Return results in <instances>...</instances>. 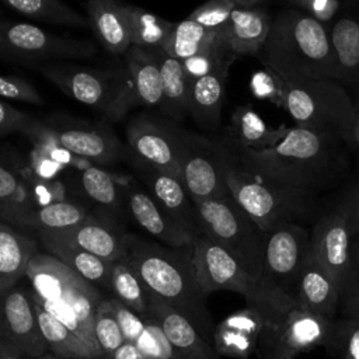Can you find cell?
<instances>
[{
	"instance_id": "obj_41",
	"label": "cell",
	"mask_w": 359,
	"mask_h": 359,
	"mask_svg": "<svg viewBox=\"0 0 359 359\" xmlns=\"http://www.w3.org/2000/svg\"><path fill=\"white\" fill-rule=\"evenodd\" d=\"M250 90L255 98L269 101L276 108H285L286 81L271 67L264 66L261 70L252 73Z\"/></svg>"
},
{
	"instance_id": "obj_9",
	"label": "cell",
	"mask_w": 359,
	"mask_h": 359,
	"mask_svg": "<svg viewBox=\"0 0 359 359\" xmlns=\"http://www.w3.org/2000/svg\"><path fill=\"white\" fill-rule=\"evenodd\" d=\"M41 70L66 94L81 104L101 109L111 121L121 119L135 107L125 67L116 72H101L70 66H45Z\"/></svg>"
},
{
	"instance_id": "obj_4",
	"label": "cell",
	"mask_w": 359,
	"mask_h": 359,
	"mask_svg": "<svg viewBox=\"0 0 359 359\" xmlns=\"http://www.w3.org/2000/svg\"><path fill=\"white\" fill-rule=\"evenodd\" d=\"M192 266L206 297L219 290L238 293L248 307L262 316L265 325L280 323L289 311L299 307L294 296L265 276L252 278L227 250L205 234L196 236L192 243Z\"/></svg>"
},
{
	"instance_id": "obj_28",
	"label": "cell",
	"mask_w": 359,
	"mask_h": 359,
	"mask_svg": "<svg viewBox=\"0 0 359 359\" xmlns=\"http://www.w3.org/2000/svg\"><path fill=\"white\" fill-rule=\"evenodd\" d=\"M272 18L259 7H236L223 35L227 49L237 56H258L262 49Z\"/></svg>"
},
{
	"instance_id": "obj_45",
	"label": "cell",
	"mask_w": 359,
	"mask_h": 359,
	"mask_svg": "<svg viewBox=\"0 0 359 359\" xmlns=\"http://www.w3.org/2000/svg\"><path fill=\"white\" fill-rule=\"evenodd\" d=\"M18 177L13 171H10L4 164L0 163V205L6 206L1 215L10 223H13L18 216H21L24 212L29 209L18 202Z\"/></svg>"
},
{
	"instance_id": "obj_42",
	"label": "cell",
	"mask_w": 359,
	"mask_h": 359,
	"mask_svg": "<svg viewBox=\"0 0 359 359\" xmlns=\"http://www.w3.org/2000/svg\"><path fill=\"white\" fill-rule=\"evenodd\" d=\"M236 7L237 6L230 0H206L203 4L195 8L188 18L206 29L224 32Z\"/></svg>"
},
{
	"instance_id": "obj_8",
	"label": "cell",
	"mask_w": 359,
	"mask_h": 359,
	"mask_svg": "<svg viewBox=\"0 0 359 359\" xmlns=\"http://www.w3.org/2000/svg\"><path fill=\"white\" fill-rule=\"evenodd\" d=\"M283 109L296 126L331 132L348 142L355 116V100L337 80L286 81Z\"/></svg>"
},
{
	"instance_id": "obj_5",
	"label": "cell",
	"mask_w": 359,
	"mask_h": 359,
	"mask_svg": "<svg viewBox=\"0 0 359 359\" xmlns=\"http://www.w3.org/2000/svg\"><path fill=\"white\" fill-rule=\"evenodd\" d=\"M25 276L32 285L31 299L100 351L94 334V317L102 297L94 285L52 254L39 251L28 262Z\"/></svg>"
},
{
	"instance_id": "obj_17",
	"label": "cell",
	"mask_w": 359,
	"mask_h": 359,
	"mask_svg": "<svg viewBox=\"0 0 359 359\" xmlns=\"http://www.w3.org/2000/svg\"><path fill=\"white\" fill-rule=\"evenodd\" d=\"M338 69V81L359 97V0H344L327 27Z\"/></svg>"
},
{
	"instance_id": "obj_20",
	"label": "cell",
	"mask_w": 359,
	"mask_h": 359,
	"mask_svg": "<svg viewBox=\"0 0 359 359\" xmlns=\"http://www.w3.org/2000/svg\"><path fill=\"white\" fill-rule=\"evenodd\" d=\"M265 320L252 307H244L224 317L213 332V348L220 356L250 359L258 348Z\"/></svg>"
},
{
	"instance_id": "obj_51",
	"label": "cell",
	"mask_w": 359,
	"mask_h": 359,
	"mask_svg": "<svg viewBox=\"0 0 359 359\" xmlns=\"http://www.w3.org/2000/svg\"><path fill=\"white\" fill-rule=\"evenodd\" d=\"M339 309L342 317L359 320V278L352 279L341 290Z\"/></svg>"
},
{
	"instance_id": "obj_23",
	"label": "cell",
	"mask_w": 359,
	"mask_h": 359,
	"mask_svg": "<svg viewBox=\"0 0 359 359\" xmlns=\"http://www.w3.org/2000/svg\"><path fill=\"white\" fill-rule=\"evenodd\" d=\"M287 132L289 126H271L251 105H240L231 114L230 125L220 140L231 151H262L279 143Z\"/></svg>"
},
{
	"instance_id": "obj_3",
	"label": "cell",
	"mask_w": 359,
	"mask_h": 359,
	"mask_svg": "<svg viewBox=\"0 0 359 359\" xmlns=\"http://www.w3.org/2000/svg\"><path fill=\"white\" fill-rule=\"evenodd\" d=\"M258 57L262 66L271 67L287 83L318 79L338 81L327 27L294 7L272 18L268 38Z\"/></svg>"
},
{
	"instance_id": "obj_50",
	"label": "cell",
	"mask_w": 359,
	"mask_h": 359,
	"mask_svg": "<svg viewBox=\"0 0 359 359\" xmlns=\"http://www.w3.org/2000/svg\"><path fill=\"white\" fill-rule=\"evenodd\" d=\"M342 210L346 216V222L352 237L359 236V175L339 201Z\"/></svg>"
},
{
	"instance_id": "obj_27",
	"label": "cell",
	"mask_w": 359,
	"mask_h": 359,
	"mask_svg": "<svg viewBox=\"0 0 359 359\" xmlns=\"http://www.w3.org/2000/svg\"><path fill=\"white\" fill-rule=\"evenodd\" d=\"M55 137L70 153L98 164H114L123 154L121 142L108 128H57Z\"/></svg>"
},
{
	"instance_id": "obj_36",
	"label": "cell",
	"mask_w": 359,
	"mask_h": 359,
	"mask_svg": "<svg viewBox=\"0 0 359 359\" xmlns=\"http://www.w3.org/2000/svg\"><path fill=\"white\" fill-rule=\"evenodd\" d=\"M11 10L42 22L79 29L90 28L88 17L77 13L62 0H0Z\"/></svg>"
},
{
	"instance_id": "obj_11",
	"label": "cell",
	"mask_w": 359,
	"mask_h": 359,
	"mask_svg": "<svg viewBox=\"0 0 359 359\" xmlns=\"http://www.w3.org/2000/svg\"><path fill=\"white\" fill-rule=\"evenodd\" d=\"M180 180L194 202L230 194L224 178L226 151L220 139L182 132Z\"/></svg>"
},
{
	"instance_id": "obj_40",
	"label": "cell",
	"mask_w": 359,
	"mask_h": 359,
	"mask_svg": "<svg viewBox=\"0 0 359 359\" xmlns=\"http://www.w3.org/2000/svg\"><path fill=\"white\" fill-rule=\"evenodd\" d=\"M94 334L104 359L108 358L125 342V337L108 303V299H102L95 309Z\"/></svg>"
},
{
	"instance_id": "obj_60",
	"label": "cell",
	"mask_w": 359,
	"mask_h": 359,
	"mask_svg": "<svg viewBox=\"0 0 359 359\" xmlns=\"http://www.w3.org/2000/svg\"><path fill=\"white\" fill-rule=\"evenodd\" d=\"M91 359H104V358H91Z\"/></svg>"
},
{
	"instance_id": "obj_57",
	"label": "cell",
	"mask_w": 359,
	"mask_h": 359,
	"mask_svg": "<svg viewBox=\"0 0 359 359\" xmlns=\"http://www.w3.org/2000/svg\"><path fill=\"white\" fill-rule=\"evenodd\" d=\"M0 53L3 56H7V43H6V39L3 36V32H1V28H0Z\"/></svg>"
},
{
	"instance_id": "obj_21",
	"label": "cell",
	"mask_w": 359,
	"mask_h": 359,
	"mask_svg": "<svg viewBox=\"0 0 359 359\" xmlns=\"http://www.w3.org/2000/svg\"><path fill=\"white\" fill-rule=\"evenodd\" d=\"M142 165L143 178L154 201L185 230L195 237L202 234L196 206L182 181L164 171Z\"/></svg>"
},
{
	"instance_id": "obj_6",
	"label": "cell",
	"mask_w": 359,
	"mask_h": 359,
	"mask_svg": "<svg viewBox=\"0 0 359 359\" xmlns=\"http://www.w3.org/2000/svg\"><path fill=\"white\" fill-rule=\"evenodd\" d=\"M224 151V178L229 191L237 205L265 233L286 223H302L316 213V195L251 174L237 163L226 146Z\"/></svg>"
},
{
	"instance_id": "obj_1",
	"label": "cell",
	"mask_w": 359,
	"mask_h": 359,
	"mask_svg": "<svg viewBox=\"0 0 359 359\" xmlns=\"http://www.w3.org/2000/svg\"><path fill=\"white\" fill-rule=\"evenodd\" d=\"M351 151L348 142L335 133L294 125L279 143L266 150L231 154L251 174L317 196L320 191L334 188L348 177Z\"/></svg>"
},
{
	"instance_id": "obj_56",
	"label": "cell",
	"mask_w": 359,
	"mask_h": 359,
	"mask_svg": "<svg viewBox=\"0 0 359 359\" xmlns=\"http://www.w3.org/2000/svg\"><path fill=\"white\" fill-rule=\"evenodd\" d=\"M230 1H233L237 7H247V8H250V7H257L258 4H261L265 0H230Z\"/></svg>"
},
{
	"instance_id": "obj_39",
	"label": "cell",
	"mask_w": 359,
	"mask_h": 359,
	"mask_svg": "<svg viewBox=\"0 0 359 359\" xmlns=\"http://www.w3.org/2000/svg\"><path fill=\"white\" fill-rule=\"evenodd\" d=\"M80 187L94 203L104 209H119L122 199L119 184L104 170L87 167L80 172Z\"/></svg>"
},
{
	"instance_id": "obj_12",
	"label": "cell",
	"mask_w": 359,
	"mask_h": 359,
	"mask_svg": "<svg viewBox=\"0 0 359 359\" xmlns=\"http://www.w3.org/2000/svg\"><path fill=\"white\" fill-rule=\"evenodd\" d=\"M0 28L7 43V57L21 60H62L90 57L91 42L63 38L28 22H4Z\"/></svg>"
},
{
	"instance_id": "obj_13",
	"label": "cell",
	"mask_w": 359,
	"mask_h": 359,
	"mask_svg": "<svg viewBox=\"0 0 359 359\" xmlns=\"http://www.w3.org/2000/svg\"><path fill=\"white\" fill-rule=\"evenodd\" d=\"M352 234L339 202L317 219L310 231V251L314 259L342 287L353 276Z\"/></svg>"
},
{
	"instance_id": "obj_59",
	"label": "cell",
	"mask_w": 359,
	"mask_h": 359,
	"mask_svg": "<svg viewBox=\"0 0 359 359\" xmlns=\"http://www.w3.org/2000/svg\"><path fill=\"white\" fill-rule=\"evenodd\" d=\"M286 1H287V3H289V4H290V6H292V4H293V3H294V1H296V0H286Z\"/></svg>"
},
{
	"instance_id": "obj_35",
	"label": "cell",
	"mask_w": 359,
	"mask_h": 359,
	"mask_svg": "<svg viewBox=\"0 0 359 359\" xmlns=\"http://www.w3.org/2000/svg\"><path fill=\"white\" fill-rule=\"evenodd\" d=\"M88 216L86 208L67 201H56L35 209H28L13 223L21 227L41 230H65L81 223Z\"/></svg>"
},
{
	"instance_id": "obj_10",
	"label": "cell",
	"mask_w": 359,
	"mask_h": 359,
	"mask_svg": "<svg viewBox=\"0 0 359 359\" xmlns=\"http://www.w3.org/2000/svg\"><path fill=\"white\" fill-rule=\"evenodd\" d=\"M334 321L296 307L278 324L265 325L257 352L261 359H294L317 346H330Z\"/></svg>"
},
{
	"instance_id": "obj_33",
	"label": "cell",
	"mask_w": 359,
	"mask_h": 359,
	"mask_svg": "<svg viewBox=\"0 0 359 359\" xmlns=\"http://www.w3.org/2000/svg\"><path fill=\"white\" fill-rule=\"evenodd\" d=\"M34 303L35 316L39 324L42 337L48 345L52 355L60 359H91L102 358V353L87 342H84L79 335H76L67 325L49 314L38 303Z\"/></svg>"
},
{
	"instance_id": "obj_34",
	"label": "cell",
	"mask_w": 359,
	"mask_h": 359,
	"mask_svg": "<svg viewBox=\"0 0 359 359\" xmlns=\"http://www.w3.org/2000/svg\"><path fill=\"white\" fill-rule=\"evenodd\" d=\"M157 55L163 80V102L160 109L174 119H182L185 115H189L191 79L185 73L181 60L167 55L164 50L157 52Z\"/></svg>"
},
{
	"instance_id": "obj_2",
	"label": "cell",
	"mask_w": 359,
	"mask_h": 359,
	"mask_svg": "<svg viewBox=\"0 0 359 359\" xmlns=\"http://www.w3.org/2000/svg\"><path fill=\"white\" fill-rule=\"evenodd\" d=\"M147 292L184 314L213 345L215 327L192 266V245L164 247L135 234H125V258Z\"/></svg>"
},
{
	"instance_id": "obj_49",
	"label": "cell",
	"mask_w": 359,
	"mask_h": 359,
	"mask_svg": "<svg viewBox=\"0 0 359 359\" xmlns=\"http://www.w3.org/2000/svg\"><path fill=\"white\" fill-rule=\"evenodd\" d=\"M32 116L0 100V136L24 132L31 128Z\"/></svg>"
},
{
	"instance_id": "obj_29",
	"label": "cell",
	"mask_w": 359,
	"mask_h": 359,
	"mask_svg": "<svg viewBox=\"0 0 359 359\" xmlns=\"http://www.w3.org/2000/svg\"><path fill=\"white\" fill-rule=\"evenodd\" d=\"M230 66L220 65L210 73L191 80L189 115L206 130H216L220 123Z\"/></svg>"
},
{
	"instance_id": "obj_32",
	"label": "cell",
	"mask_w": 359,
	"mask_h": 359,
	"mask_svg": "<svg viewBox=\"0 0 359 359\" xmlns=\"http://www.w3.org/2000/svg\"><path fill=\"white\" fill-rule=\"evenodd\" d=\"M219 46H226L223 32L206 29L198 22L185 18L180 22H174L163 50L167 55L185 62Z\"/></svg>"
},
{
	"instance_id": "obj_18",
	"label": "cell",
	"mask_w": 359,
	"mask_h": 359,
	"mask_svg": "<svg viewBox=\"0 0 359 359\" xmlns=\"http://www.w3.org/2000/svg\"><path fill=\"white\" fill-rule=\"evenodd\" d=\"M147 317L156 320L167 335L175 359H220L213 345L180 311L147 292Z\"/></svg>"
},
{
	"instance_id": "obj_7",
	"label": "cell",
	"mask_w": 359,
	"mask_h": 359,
	"mask_svg": "<svg viewBox=\"0 0 359 359\" xmlns=\"http://www.w3.org/2000/svg\"><path fill=\"white\" fill-rule=\"evenodd\" d=\"M194 203L202 234L227 250L252 278L261 279L268 233L237 205L231 194Z\"/></svg>"
},
{
	"instance_id": "obj_26",
	"label": "cell",
	"mask_w": 359,
	"mask_h": 359,
	"mask_svg": "<svg viewBox=\"0 0 359 359\" xmlns=\"http://www.w3.org/2000/svg\"><path fill=\"white\" fill-rule=\"evenodd\" d=\"M90 28L111 55H122L132 46V34L125 4L116 0H87Z\"/></svg>"
},
{
	"instance_id": "obj_15",
	"label": "cell",
	"mask_w": 359,
	"mask_h": 359,
	"mask_svg": "<svg viewBox=\"0 0 359 359\" xmlns=\"http://www.w3.org/2000/svg\"><path fill=\"white\" fill-rule=\"evenodd\" d=\"M128 143L139 163L180 178L182 130L146 115L135 116L126 126Z\"/></svg>"
},
{
	"instance_id": "obj_22",
	"label": "cell",
	"mask_w": 359,
	"mask_h": 359,
	"mask_svg": "<svg viewBox=\"0 0 359 359\" xmlns=\"http://www.w3.org/2000/svg\"><path fill=\"white\" fill-rule=\"evenodd\" d=\"M294 297L300 307L327 320L335 321L341 303V287L310 255L300 272Z\"/></svg>"
},
{
	"instance_id": "obj_16",
	"label": "cell",
	"mask_w": 359,
	"mask_h": 359,
	"mask_svg": "<svg viewBox=\"0 0 359 359\" xmlns=\"http://www.w3.org/2000/svg\"><path fill=\"white\" fill-rule=\"evenodd\" d=\"M0 339L29 359L48 351L31 294L17 286L0 294Z\"/></svg>"
},
{
	"instance_id": "obj_47",
	"label": "cell",
	"mask_w": 359,
	"mask_h": 359,
	"mask_svg": "<svg viewBox=\"0 0 359 359\" xmlns=\"http://www.w3.org/2000/svg\"><path fill=\"white\" fill-rule=\"evenodd\" d=\"M0 97L36 105L42 102V98L35 87L27 80L17 76L0 74Z\"/></svg>"
},
{
	"instance_id": "obj_58",
	"label": "cell",
	"mask_w": 359,
	"mask_h": 359,
	"mask_svg": "<svg viewBox=\"0 0 359 359\" xmlns=\"http://www.w3.org/2000/svg\"><path fill=\"white\" fill-rule=\"evenodd\" d=\"M36 359H60V358H57V356H55V355H48V353H45V355H42V356H39V358H36Z\"/></svg>"
},
{
	"instance_id": "obj_53",
	"label": "cell",
	"mask_w": 359,
	"mask_h": 359,
	"mask_svg": "<svg viewBox=\"0 0 359 359\" xmlns=\"http://www.w3.org/2000/svg\"><path fill=\"white\" fill-rule=\"evenodd\" d=\"M348 144L351 150H359V97L355 100V116L351 128V133L348 137Z\"/></svg>"
},
{
	"instance_id": "obj_48",
	"label": "cell",
	"mask_w": 359,
	"mask_h": 359,
	"mask_svg": "<svg viewBox=\"0 0 359 359\" xmlns=\"http://www.w3.org/2000/svg\"><path fill=\"white\" fill-rule=\"evenodd\" d=\"M344 0H296L292 7L299 8L328 27L341 11Z\"/></svg>"
},
{
	"instance_id": "obj_54",
	"label": "cell",
	"mask_w": 359,
	"mask_h": 359,
	"mask_svg": "<svg viewBox=\"0 0 359 359\" xmlns=\"http://www.w3.org/2000/svg\"><path fill=\"white\" fill-rule=\"evenodd\" d=\"M0 359H24V356L0 339Z\"/></svg>"
},
{
	"instance_id": "obj_31",
	"label": "cell",
	"mask_w": 359,
	"mask_h": 359,
	"mask_svg": "<svg viewBox=\"0 0 359 359\" xmlns=\"http://www.w3.org/2000/svg\"><path fill=\"white\" fill-rule=\"evenodd\" d=\"M36 252V244L0 220V294L25 276L28 262Z\"/></svg>"
},
{
	"instance_id": "obj_25",
	"label": "cell",
	"mask_w": 359,
	"mask_h": 359,
	"mask_svg": "<svg viewBox=\"0 0 359 359\" xmlns=\"http://www.w3.org/2000/svg\"><path fill=\"white\" fill-rule=\"evenodd\" d=\"M125 70L133 105L161 108L163 80L157 52L130 46L125 52Z\"/></svg>"
},
{
	"instance_id": "obj_55",
	"label": "cell",
	"mask_w": 359,
	"mask_h": 359,
	"mask_svg": "<svg viewBox=\"0 0 359 359\" xmlns=\"http://www.w3.org/2000/svg\"><path fill=\"white\" fill-rule=\"evenodd\" d=\"M352 265L353 276L359 278V236L352 238Z\"/></svg>"
},
{
	"instance_id": "obj_52",
	"label": "cell",
	"mask_w": 359,
	"mask_h": 359,
	"mask_svg": "<svg viewBox=\"0 0 359 359\" xmlns=\"http://www.w3.org/2000/svg\"><path fill=\"white\" fill-rule=\"evenodd\" d=\"M105 359H147L137 345L132 341H125L115 352H112Z\"/></svg>"
},
{
	"instance_id": "obj_46",
	"label": "cell",
	"mask_w": 359,
	"mask_h": 359,
	"mask_svg": "<svg viewBox=\"0 0 359 359\" xmlns=\"http://www.w3.org/2000/svg\"><path fill=\"white\" fill-rule=\"evenodd\" d=\"M108 303L115 314V318L125 337V341L136 342V339L140 337L146 325V318L139 316L136 311H133L130 307H128L115 297H109Z\"/></svg>"
},
{
	"instance_id": "obj_37",
	"label": "cell",
	"mask_w": 359,
	"mask_h": 359,
	"mask_svg": "<svg viewBox=\"0 0 359 359\" xmlns=\"http://www.w3.org/2000/svg\"><path fill=\"white\" fill-rule=\"evenodd\" d=\"M125 7L130 25L132 46L150 52L163 50L174 24L137 6L125 4Z\"/></svg>"
},
{
	"instance_id": "obj_44",
	"label": "cell",
	"mask_w": 359,
	"mask_h": 359,
	"mask_svg": "<svg viewBox=\"0 0 359 359\" xmlns=\"http://www.w3.org/2000/svg\"><path fill=\"white\" fill-rule=\"evenodd\" d=\"M328 348L341 359H359V320L346 317L335 320Z\"/></svg>"
},
{
	"instance_id": "obj_24",
	"label": "cell",
	"mask_w": 359,
	"mask_h": 359,
	"mask_svg": "<svg viewBox=\"0 0 359 359\" xmlns=\"http://www.w3.org/2000/svg\"><path fill=\"white\" fill-rule=\"evenodd\" d=\"M46 231L105 261L116 262L125 258V234L94 216L88 215L81 223L65 230Z\"/></svg>"
},
{
	"instance_id": "obj_30",
	"label": "cell",
	"mask_w": 359,
	"mask_h": 359,
	"mask_svg": "<svg viewBox=\"0 0 359 359\" xmlns=\"http://www.w3.org/2000/svg\"><path fill=\"white\" fill-rule=\"evenodd\" d=\"M38 237L46 252L60 259L83 279L93 285L109 289L114 262L105 261L88 251H84L83 248L53 236L50 231L41 230L38 231Z\"/></svg>"
},
{
	"instance_id": "obj_19",
	"label": "cell",
	"mask_w": 359,
	"mask_h": 359,
	"mask_svg": "<svg viewBox=\"0 0 359 359\" xmlns=\"http://www.w3.org/2000/svg\"><path fill=\"white\" fill-rule=\"evenodd\" d=\"M125 201L135 222L151 237L172 248L192 245L195 236L180 226L149 192L133 185L125 191Z\"/></svg>"
},
{
	"instance_id": "obj_14",
	"label": "cell",
	"mask_w": 359,
	"mask_h": 359,
	"mask_svg": "<svg viewBox=\"0 0 359 359\" xmlns=\"http://www.w3.org/2000/svg\"><path fill=\"white\" fill-rule=\"evenodd\" d=\"M310 255V231L302 223H286L268 233L264 276L294 296L300 272Z\"/></svg>"
},
{
	"instance_id": "obj_43",
	"label": "cell",
	"mask_w": 359,
	"mask_h": 359,
	"mask_svg": "<svg viewBox=\"0 0 359 359\" xmlns=\"http://www.w3.org/2000/svg\"><path fill=\"white\" fill-rule=\"evenodd\" d=\"M135 344L147 359H175L172 346L161 325L150 317L146 318V325Z\"/></svg>"
},
{
	"instance_id": "obj_38",
	"label": "cell",
	"mask_w": 359,
	"mask_h": 359,
	"mask_svg": "<svg viewBox=\"0 0 359 359\" xmlns=\"http://www.w3.org/2000/svg\"><path fill=\"white\" fill-rule=\"evenodd\" d=\"M109 290L115 299L147 318V289L126 261L122 259L112 264Z\"/></svg>"
}]
</instances>
